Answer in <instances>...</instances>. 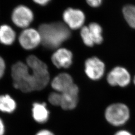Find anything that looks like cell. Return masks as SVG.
Segmentation results:
<instances>
[{"label": "cell", "mask_w": 135, "mask_h": 135, "mask_svg": "<svg viewBox=\"0 0 135 135\" xmlns=\"http://www.w3.org/2000/svg\"><path fill=\"white\" fill-rule=\"evenodd\" d=\"M33 19V13L29 8L24 5L17 7L12 15L13 22L17 27L21 28H27Z\"/></svg>", "instance_id": "52a82bcc"}, {"label": "cell", "mask_w": 135, "mask_h": 135, "mask_svg": "<svg viewBox=\"0 0 135 135\" xmlns=\"http://www.w3.org/2000/svg\"><path fill=\"white\" fill-rule=\"evenodd\" d=\"M104 118L110 125L116 127H122L129 121L130 109L123 103H114L107 107L104 111Z\"/></svg>", "instance_id": "3957f363"}, {"label": "cell", "mask_w": 135, "mask_h": 135, "mask_svg": "<svg viewBox=\"0 0 135 135\" xmlns=\"http://www.w3.org/2000/svg\"><path fill=\"white\" fill-rule=\"evenodd\" d=\"M34 2L41 6H45L47 5L50 0H33Z\"/></svg>", "instance_id": "cb8c5ba5"}, {"label": "cell", "mask_w": 135, "mask_h": 135, "mask_svg": "<svg viewBox=\"0 0 135 135\" xmlns=\"http://www.w3.org/2000/svg\"><path fill=\"white\" fill-rule=\"evenodd\" d=\"M81 36L84 43L88 47H91L94 45V43L91 36L88 26L83 27L81 30Z\"/></svg>", "instance_id": "ac0fdd59"}, {"label": "cell", "mask_w": 135, "mask_h": 135, "mask_svg": "<svg viewBox=\"0 0 135 135\" xmlns=\"http://www.w3.org/2000/svg\"><path fill=\"white\" fill-rule=\"evenodd\" d=\"M27 65L33 76L36 91L43 90L50 81V74L47 65L34 55L27 59Z\"/></svg>", "instance_id": "277c9868"}, {"label": "cell", "mask_w": 135, "mask_h": 135, "mask_svg": "<svg viewBox=\"0 0 135 135\" xmlns=\"http://www.w3.org/2000/svg\"><path fill=\"white\" fill-rule=\"evenodd\" d=\"M123 13L127 23L135 29V6L126 5L123 9Z\"/></svg>", "instance_id": "e0dca14e"}, {"label": "cell", "mask_w": 135, "mask_h": 135, "mask_svg": "<svg viewBox=\"0 0 135 135\" xmlns=\"http://www.w3.org/2000/svg\"><path fill=\"white\" fill-rule=\"evenodd\" d=\"M113 135H133V134L130 132L129 131L125 130V129H121L117 131Z\"/></svg>", "instance_id": "7402d4cb"}, {"label": "cell", "mask_w": 135, "mask_h": 135, "mask_svg": "<svg viewBox=\"0 0 135 135\" xmlns=\"http://www.w3.org/2000/svg\"><path fill=\"white\" fill-rule=\"evenodd\" d=\"M88 4L92 7L96 8L101 5L102 0H86Z\"/></svg>", "instance_id": "ffe728a7"}, {"label": "cell", "mask_w": 135, "mask_h": 135, "mask_svg": "<svg viewBox=\"0 0 135 135\" xmlns=\"http://www.w3.org/2000/svg\"><path fill=\"white\" fill-rule=\"evenodd\" d=\"M133 83H134V85L135 86V76H134V78H133Z\"/></svg>", "instance_id": "484cf974"}, {"label": "cell", "mask_w": 135, "mask_h": 135, "mask_svg": "<svg viewBox=\"0 0 135 135\" xmlns=\"http://www.w3.org/2000/svg\"><path fill=\"white\" fill-rule=\"evenodd\" d=\"M20 44L23 48L30 50L36 48L41 43L39 31L33 28L25 29L20 35Z\"/></svg>", "instance_id": "ba28073f"}, {"label": "cell", "mask_w": 135, "mask_h": 135, "mask_svg": "<svg viewBox=\"0 0 135 135\" xmlns=\"http://www.w3.org/2000/svg\"><path fill=\"white\" fill-rule=\"evenodd\" d=\"M49 114V111L45 103H35L33 104L32 116L35 121L39 123H44L48 120Z\"/></svg>", "instance_id": "4fadbf2b"}, {"label": "cell", "mask_w": 135, "mask_h": 135, "mask_svg": "<svg viewBox=\"0 0 135 135\" xmlns=\"http://www.w3.org/2000/svg\"><path fill=\"white\" fill-rule=\"evenodd\" d=\"M6 65L3 59L0 57V79L3 76L5 73Z\"/></svg>", "instance_id": "44dd1931"}, {"label": "cell", "mask_w": 135, "mask_h": 135, "mask_svg": "<svg viewBox=\"0 0 135 135\" xmlns=\"http://www.w3.org/2000/svg\"><path fill=\"white\" fill-rule=\"evenodd\" d=\"M63 18L68 27L73 30L82 28L85 21V16L82 11L71 8L65 11Z\"/></svg>", "instance_id": "9c48e42d"}, {"label": "cell", "mask_w": 135, "mask_h": 135, "mask_svg": "<svg viewBox=\"0 0 135 135\" xmlns=\"http://www.w3.org/2000/svg\"><path fill=\"white\" fill-rule=\"evenodd\" d=\"M17 104L14 100L8 95L0 96V111L11 113L16 109Z\"/></svg>", "instance_id": "9a60e30c"}, {"label": "cell", "mask_w": 135, "mask_h": 135, "mask_svg": "<svg viewBox=\"0 0 135 135\" xmlns=\"http://www.w3.org/2000/svg\"><path fill=\"white\" fill-rule=\"evenodd\" d=\"M61 94V103L60 107L65 110L74 109L79 102V89L77 85L74 84L70 88Z\"/></svg>", "instance_id": "30bf717a"}, {"label": "cell", "mask_w": 135, "mask_h": 135, "mask_svg": "<svg viewBox=\"0 0 135 135\" xmlns=\"http://www.w3.org/2000/svg\"><path fill=\"white\" fill-rule=\"evenodd\" d=\"M36 135H55L50 131L48 130H42L38 132Z\"/></svg>", "instance_id": "603a6c76"}, {"label": "cell", "mask_w": 135, "mask_h": 135, "mask_svg": "<svg viewBox=\"0 0 135 135\" xmlns=\"http://www.w3.org/2000/svg\"><path fill=\"white\" fill-rule=\"evenodd\" d=\"M105 65L99 58H89L85 63V72L87 77L92 81H98L103 77L105 73Z\"/></svg>", "instance_id": "8992f818"}, {"label": "cell", "mask_w": 135, "mask_h": 135, "mask_svg": "<svg viewBox=\"0 0 135 135\" xmlns=\"http://www.w3.org/2000/svg\"><path fill=\"white\" fill-rule=\"evenodd\" d=\"M39 32L41 43L49 49L59 47L63 42L70 38L71 35L67 26L59 22L42 24L39 27Z\"/></svg>", "instance_id": "6da1fadb"}, {"label": "cell", "mask_w": 135, "mask_h": 135, "mask_svg": "<svg viewBox=\"0 0 135 135\" xmlns=\"http://www.w3.org/2000/svg\"><path fill=\"white\" fill-rule=\"evenodd\" d=\"M14 87L24 93L36 91L33 76L27 65L22 62L15 64L12 68Z\"/></svg>", "instance_id": "7a4b0ae2"}, {"label": "cell", "mask_w": 135, "mask_h": 135, "mask_svg": "<svg viewBox=\"0 0 135 135\" xmlns=\"http://www.w3.org/2000/svg\"><path fill=\"white\" fill-rule=\"evenodd\" d=\"M49 103L53 106H60L61 103V94L57 92L51 93L48 97Z\"/></svg>", "instance_id": "d6986e66"}, {"label": "cell", "mask_w": 135, "mask_h": 135, "mask_svg": "<svg viewBox=\"0 0 135 135\" xmlns=\"http://www.w3.org/2000/svg\"><path fill=\"white\" fill-rule=\"evenodd\" d=\"M88 27L94 44H101L103 41V38L102 36V29L101 26L96 23H92Z\"/></svg>", "instance_id": "2e32d148"}, {"label": "cell", "mask_w": 135, "mask_h": 135, "mask_svg": "<svg viewBox=\"0 0 135 135\" xmlns=\"http://www.w3.org/2000/svg\"><path fill=\"white\" fill-rule=\"evenodd\" d=\"M16 33L10 26L4 25L0 27V42L5 45H11L14 42Z\"/></svg>", "instance_id": "5bb4252c"}, {"label": "cell", "mask_w": 135, "mask_h": 135, "mask_svg": "<svg viewBox=\"0 0 135 135\" xmlns=\"http://www.w3.org/2000/svg\"><path fill=\"white\" fill-rule=\"evenodd\" d=\"M5 125L3 121L0 118V135H4L5 133Z\"/></svg>", "instance_id": "d4e9b609"}, {"label": "cell", "mask_w": 135, "mask_h": 135, "mask_svg": "<svg viewBox=\"0 0 135 135\" xmlns=\"http://www.w3.org/2000/svg\"><path fill=\"white\" fill-rule=\"evenodd\" d=\"M51 59L56 67L68 68L72 64L73 54L67 49H58L53 54Z\"/></svg>", "instance_id": "8fae6325"}, {"label": "cell", "mask_w": 135, "mask_h": 135, "mask_svg": "<svg viewBox=\"0 0 135 135\" xmlns=\"http://www.w3.org/2000/svg\"><path fill=\"white\" fill-rule=\"evenodd\" d=\"M74 84L72 76L66 73H62L54 78L51 85L56 92L62 93Z\"/></svg>", "instance_id": "7c38bea8"}, {"label": "cell", "mask_w": 135, "mask_h": 135, "mask_svg": "<svg viewBox=\"0 0 135 135\" xmlns=\"http://www.w3.org/2000/svg\"><path fill=\"white\" fill-rule=\"evenodd\" d=\"M131 80L130 73L121 66L114 68L107 76V82L112 87L126 88L130 84Z\"/></svg>", "instance_id": "5b68a950"}]
</instances>
